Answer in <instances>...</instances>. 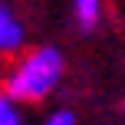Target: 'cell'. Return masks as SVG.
<instances>
[{
    "mask_svg": "<svg viewBox=\"0 0 125 125\" xmlns=\"http://www.w3.org/2000/svg\"><path fill=\"white\" fill-rule=\"evenodd\" d=\"M62 69H66V62L56 46H36V50L23 53L17 66L7 73L3 92L13 102H40L59 86Z\"/></svg>",
    "mask_w": 125,
    "mask_h": 125,
    "instance_id": "6da1fadb",
    "label": "cell"
},
{
    "mask_svg": "<svg viewBox=\"0 0 125 125\" xmlns=\"http://www.w3.org/2000/svg\"><path fill=\"white\" fill-rule=\"evenodd\" d=\"M23 36H26L23 23H20L17 13H13L10 7L0 0V53H13V50H20V46H23Z\"/></svg>",
    "mask_w": 125,
    "mask_h": 125,
    "instance_id": "7a4b0ae2",
    "label": "cell"
},
{
    "mask_svg": "<svg viewBox=\"0 0 125 125\" xmlns=\"http://www.w3.org/2000/svg\"><path fill=\"white\" fill-rule=\"evenodd\" d=\"M102 3L105 0H73V13H76V23L82 30H95L102 20Z\"/></svg>",
    "mask_w": 125,
    "mask_h": 125,
    "instance_id": "3957f363",
    "label": "cell"
},
{
    "mask_svg": "<svg viewBox=\"0 0 125 125\" xmlns=\"http://www.w3.org/2000/svg\"><path fill=\"white\" fill-rule=\"evenodd\" d=\"M0 125H23L20 105H17L7 92H0Z\"/></svg>",
    "mask_w": 125,
    "mask_h": 125,
    "instance_id": "277c9868",
    "label": "cell"
},
{
    "mask_svg": "<svg viewBox=\"0 0 125 125\" xmlns=\"http://www.w3.org/2000/svg\"><path fill=\"white\" fill-rule=\"evenodd\" d=\"M46 125H76V115L69 112V109H59V112H53L50 119H46Z\"/></svg>",
    "mask_w": 125,
    "mask_h": 125,
    "instance_id": "5b68a950",
    "label": "cell"
}]
</instances>
